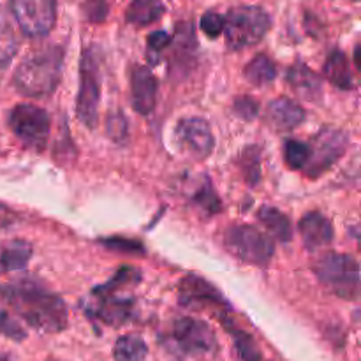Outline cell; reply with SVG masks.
Returning a JSON list of instances; mask_svg holds the SVG:
<instances>
[{
    "label": "cell",
    "instance_id": "cell-1",
    "mask_svg": "<svg viewBox=\"0 0 361 361\" xmlns=\"http://www.w3.org/2000/svg\"><path fill=\"white\" fill-rule=\"evenodd\" d=\"M0 300L13 307L28 326L41 334H60L67 328L69 316L66 302L37 282L20 281L0 286Z\"/></svg>",
    "mask_w": 361,
    "mask_h": 361
},
{
    "label": "cell",
    "instance_id": "cell-2",
    "mask_svg": "<svg viewBox=\"0 0 361 361\" xmlns=\"http://www.w3.org/2000/svg\"><path fill=\"white\" fill-rule=\"evenodd\" d=\"M62 46H44L28 53L13 76L14 88L27 97H48L59 87L63 73Z\"/></svg>",
    "mask_w": 361,
    "mask_h": 361
},
{
    "label": "cell",
    "instance_id": "cell-3",
    "mask_svg": "<svg viewBox=\"0 0 361 361\" xmlns=\"http://www.w3.org/2000/svg\"><path fill=\"white\" fill-rule=\"evenodd\" d=\"M137 279H140V274L136 270L122 268L111 281L95 288L92 291L95 302L88 309V316L111 328L130 323L136 317V302L134 298L118 296V291L126 286L136 284Z\"/></svg>",
    "mask_w": 361,
    "mask_h": 361
},
{
    "label": "cell",
    "instance_id": "cell-4",
    "mask_svg": "<svg viewBox=\"0 0 361 361\" xmlns=\"http://www.w3.org/2000/svg\"><path fill=\"white\" fill-rule=\"evenodd\" d=\"M161 345L178 360L201 358L217 349V337L212 326L196 317H178L161 335Z\"/></svg>",
    "mask_w": 361,
    "mask_h": 361
},
{
    "label": "cell",
    "instance_id": "cell-5",
    "mask_svg": "<svg viewBox=\"0 0 361 361\" xmlns=\"http://www.w3.org/2000/svg\"><path fill=\"white\" fill-rule=\"evenodd\" d=\"M271 27V18L259 6H238L233 7L224 16L226 42L231 49L252 48L259 44Z\"/></svg>",
    "mask_w": 361,
    "mask_h": 361
},
{
    "label": "cell",
    "instance_id": "cell-6",
    "mask_svg": "<svg viewBox=\"0 0 361 361\" xmlns=\"http://www.w3.org/2000/svg\"><path fill=\"white\" fill-rule=\"evenodd\" d=\"M314 274L334 295L356 300L360 295L358 261L349 254L328 252L314 263Z\"/></svg>",
    "mask_w": 361,
    "mask_h": 361
},
{
    "label": "cell",
    "instance_id": "cell-7",
    "mask_svg": "<svg viewBox=\"0 0 361 361\" xmlns=\"http://www.w3.org/2000/svg\"><path fill=\"white\" fill-rule=\"evenodd\" d=\"M99 102H101V67L95 48H87L80 62V90L76 97L78 118L94 129L99 118Z\"/></svg>",
    "mask_w": 361,
    "mask_h": 361
},
{
    "label": "cell",
    "instance_id": "cell-8",
    "mask_svg": "<svg viewBox=\"0 0 361 361\" xmlns=\"http://www.w3.org/2000/svg\"><path fill=\"white\" fill-rule=\"evenodd\" d=\"M224 245L240 261L254 267H268L274 259V242L254 226H231L224 235Z\"/></svg>",
    "mask_w": 361,
    "mask_h": 361
},
{
    "label": "cell",
    "instance_id": "cell-9",
    "mask_svg": "<svg viewBox=\"0 0 361 361\" xmlns=\"http://www.w3.org/2000/svg\"><path fill=\"white\" fill-rule=\"evenodd\" d=\"M49 115L34 104H16L9 113V127L28 148L42 150L49 136Z\"/></svg>",
    "mask_w": 361,
    "mask_h": 361
},
{
    "label": "cell",
    "instance_id": "cell-10",
    "mask_svg": "<svg viewBox=\"0 0 361 361\" xmlns=\"http://www.w3.org/2000/svg\"><path fill=\"white\" fill-rule=\"evenodd\" d=\"M9 7L18 27L30 37H42L55 27L56 0H11Z\"/></svg>",
    "mask_w": 361,
    "mask_h": 361
},
{
    "label": "cell",
    "instance_id": "cell-11",
    "mask_svg": "<svg viewBox=\"0 0 361 361\" xmlns=\"http://www.w3.org/2000/svg\"><path fill=\"white\" fill-rule=\"evenodd\" d=\"M348 136L342 130L337 129H323L310 145V157L305 164V171L310 178L323 175L326 169H330L338 159L344 155L348 148Z\"/></svg>",
    "mask_w": 361,
    "mask_h": 361
},
{
    "label": "cell",
    "instance_id": "cell-12",
    "mask_svg": "<svg viewBox=\"0 0 361 361\" xmlns=\"http://www.w3.org/2000/svg\"><path fill=\"white\" fill-rule=\"evenodd\" d=\"M175 141L178 148L194 159H207L215 148L210 123L201 116H185L176 122Z\"/></svg>",
    "mask_w": 361,
    "mask_h": 361
},
{
    "label": "cell",
    "instance_id": "cell-13",
    "mask_svg": "<svg viewBox=\"0 0 361 361\" xmlns=\"http://www.w3.org/2000/svg\"><path fill=\"white\" fill-rule=\"evenodd\" d=\"M178 302L187 309H214L219 310V317L226 316L229 303L221 295L217 288L197 275H187L178 286Z\"/></svg>",
    "mask_w": 361,
    "mask_h": 361
},
{
    "label": "cell",
    "instance_id": "cell-14",
    "mask_svg": "<svg viewBox=\"0 0 361 361\" xmlns=\"http://www.w3.org/2000/svg\"><path fill=\"white\" fill-rule=\"evenodd\" d=\"M159 83L147 66H134L130 71V97L140 115H150L157 104Z\"/></svg>",
    "mask_w": 361,
    "mask_h": 361
},
{
    "label": "cell",
    "instance_id": "cell-15",
    "mask_svg": "<svg viewBox=\"0 0 361 361\" xmlns=\"http://www.w3.org/2000/svg\"><path fill=\"white\" fill-rule=\"evenodd\" d=\"M298 229L303 238V245L309 250L323 249L334 242V226H331L330 219H326L319 212H309L303 215Z\"/></svg>",
    "mask_w": 361,
    "mask_h": 361
},
{
    "label": "cell",
    "instance_id": "cell-16",
    "mask_svg": "<svg viewBox=\"0 0 361 361\" xmlns=\"http://www.w3.org/2000/svg\"><path fill=\"white\" fill-rule=\"evenodd\" d=\"M267 116L277 130H293L305 120V109L289 97H279L267 108Z\"/></svg>",
    "mask_w": 361,
    "mask_h": 361
},
{
    "label": "cell",
    "instance_id": "cell-17",
    "mask_svg": "<svg viewBox=\"0 0 361 361\" xmlns=\"http://www.w3.org/2000/svg\"><path fill=\"white\" fill-rule=\"evenodd\" d=\"M288 83L300 97L307 101H317L323 94V80L307 63H295L288 71Z\"/></svg>",
    "mask_w": 361,
    "mask_h": 361
},
{
    "label": "cell",
    "instance_id": "cell-18",
    "mask_svg": "<svg viewBox=\"0 0 361 361\" xmlns=\"http://www.w3.org/2000/svg\"><path fill=\"white\" fill-rule=\"evenodd\" d=\"M324 76L341 90H353L356 87L348 55L342 49H334L324 62Z\"/></svg>",
    "mask_w": 361,
    "mask_h": 361
},
{
    "label": "cell",
    "instance_id": "cell-19",
    "mask_svg": "<svg viewBox=\"0 0 361 361\" xmlns=\"http://www.w3.org/2000/svg\"><path fill=\"white\" fill-rule=\"evenodd\" d=\"M221 319L226 331H228L229 337H231L236 356H238L240 361H263V353H261L259 345H257V342L254 341V337L249 331L236 326L228 316H222Z\"/></svg>",
    "mask_w": 361,
    "mask_h": 361
},
{
    "label": "cell",
    "instance_id": "cell-20",
    "mask_svg": "<svg viewBox=\"0 0 361 361\" xmlns=\"http://www.w3.org/2000/svg\"><path fill=\"white\" fill-rule=\"evenodd\" d=\"M32 257L30 243L25 240H11L0 243V274L23 270Z\"/></svg>",
    "mask_w": 361,
    "mask_h": 361
},
{
    "label": "cell",
    "instance_id": "cell-21",
    "mask_svg": "<svg viewBox=\"0 0 361 361\" xmlns=\"http://www.w3.org/2000/svg\"><path fill=\"white\" fill-rule=\"evenodd\" d=\"M166 13L164 0H130L127 7V21L136 27H147L161 20Z\"/></svg>",
    "mask_w": 361,
    "mask_h": 361
},
{
    "label": "cell",
    "instance_id": "cell-22",
    "mask_svg": "<svg viewBox=\"0 0 361 361\" xmlns=\"http://www.w3.org/2000/svg\"><path fill=\"white\" fill-rule=\"evenodd\" d=\"M257 219L261 221V224L268 229L271 236L275 240L282 243H288L293 238V226L291 221L288 219V215L282 214L281 210L274 207H263L257 212Z\"/></svg>",
    "mask_w": 361,
    "mask_h": 361
},
{
    "label": "cell",
    "instance_id": "cell-23",
    "mask_svg": "<svg viewBox=\"0 0 361 361\" xmlns=\"http://www.w3.org/2000/svg\"><path fill=\"white\" fill-rule=\"evenodd\" d=\"M190 203L197 208L200 212H203V215L212 217V215H217L222 210V201L219 200L217 192H215L214 185H212L210 178L203 176L201 182L197 185L192 187V190L189 192Z\"/></svg>",
    "mask_w": 361,
    "mask_h": 361
},
{
    "label": "cell",
    "instance_id": "cell-24",
    "mask_svg": "<svg viewBox=\"0 0 361 361\" xmlns=\"http://www.w3.org/2000/svg\"><path fill=\"white\" fill-rule=\"evenodd\" d=\"M148 356V345L140 335H122L116 338L113 348V361H145Z\"/></svg>",
    "mask_w": 361,
    "mask_h": 361
},
{
    "label": "cell",
    "instance_id": "cell-25",
    "mask_svg": "<svg viewBox=\"0 0 361 361\" xmlns=\"http://www.w3.org/2000/svg\"><path fill=\"white\" fill-rule=\"evenodd\" d=\"M243 76L256 87H263V85L271 83L277 78V66L270 56L259 53L247 63L245 69H243Z\"/></svg>",
    "mask_w": 361,
    "mask_h": 361
},
{
    "label": "cell",
    "instance_id": "cell-26",
    "mask_svg": "<svg viewBox=\"0 0 361 361\" xmlns=\"http://www.w3.org/2000/svg\"><path fill=\"white\" fill-rule=\"evenodd\" d=\"M18 48H20V41H18L13 23L7 18V14L0 11V69H4V67L13 62Z\"/></svg>",
    "mask_w": 361,
    "mask_h": 361
},
{
    "label": "cell",
    "instance_id": "cell-27",
    "mask_svg": "<svg viewBox=\"0 0 361 361\" xmlns=\"http://www.w3.org/2000/svg\"><path fill=\"white\" fill-rule=\"evenodd\" d=\"M173 46H175V56L178 59H190L196 49V32H194V27L189 23V21H183V23L176 25V35L175 39H171Z\"/></svg>",
    "mask_w": 361,
    "mask_h": 361
},
{
    "label": "cell",
    "instance_id": "cell-28",
    "mask_svg": "<svg viewBox=\"0 0 361 361\" xmlns=\"http://www.w3.org/2000/svg\"><path fill=\"white\" fill-rule=\"evenodd\" d=\"M240 169L243 173V178L249 185H256L261 178V154L257 147H249L242 152L238 159Z\"/></svg>",
    "mask_w": 361,
    "mask_h": 361
},
{
    "label": "cell",
    "instance_id": "cell-29",
    "mask_svg": "<svg viewBox=\"0 0 361 361\" xmlns=\"http://www.w3.org/2000/svg\"><path fill=\"white\" fill-rule=\"evenodd\" d=\"M310 157V148L303 141L298 140H289L284 145V159L286 164L291 169H303L305 164L309 162Z\"/></svg>",
    "mask_w": 361,
    "mask_h": 361
},
{
    "label": "cell",
    "instance_id": "cell-30",
    "mask_svg": "<svg viewBox=\"0 0 361 361\" xmlns=\"http://www.w3.org/2000/svg\"><path fill=\"white\" fill-rule=\"evenodd\" d=\"M106 133H108L109 140L115 141V143H126L127 136H129L126 116L120 111L111 113V115L108 116V120H106Z\"/></svg>",
    "mask_w": 361,
    "mask_h": 361
},
{
    "label": "cell",
    "instance_id": "cell-31",
    "mask_svg": "<svg viewBox=\"0 0 361 361\" xmlns=\"http://www.w3.org/2000/svg\"><path fill=\"white\" fill-rule=\"evenodd\" d=\"M0 335H4V337L11 338L14 342H23L27 338L25 328L4 309H0Z\"/></svg>",
    "mask_w": 361,
    "mask_h": 361
},
{
    "label": "cell",
    "instance_id": "cell-32",
    "mask_svg": "<svg viewBox=\"0 0 361 361\" xmlns=\"http://www.w3.org/2000/svg\"><path fill=\"white\" fill-rule=\"evenodd\" d=\"M171 44V35L164 30H155L148 35L147 39V51H148V60L152 63L159 62V56L164 51V48Z\"/></svg>",
    "mask_w": 361,
    "mask_h": 361
},
{
    "label": "cell",
    "instance_id": "cell-33",
    "mask_svg": "<svg viewBox=\"0 0 361 361\" xmlns=\"http://www.w3.org/2000/svg\"><path fill=\"white\" fill-rule=\"evenodd\" d=\"M233 113H235L238 118L250 122V120L256 118L257 113H259V104H257L256 99L249 97V95H240V97H236L235 102H233Z\"/></svg>",
    "mask_w": 361,
    "mask_h": 361
},
{
    "label": "cell",
    "instance_id": "cell-34",
    "mask_svg": "<svg viewBox=\"0 0 361 361\" xmlns=\"http://www.w3.org/2000/svg\"><path fill=\"white\" fill-rule=\"evenodd\" d=\"M201 30L208 35V37L215 39L222 34V28H224V16H221L219 13L214 11H208L201 16Z\"/></svg>",
    "mask_w": 361,
    "mask_h": 361
},
{
    "label": "cell",
    "instance_id": "cell-35",
    "mask_svg": "<svg viewBox=\"0 0 361 361\" xmlns=\"http://www.w3.org/2000/svg\"><path fill=\"white\" fill-rule=\"evenodd\" d=\"M108 2L106 0H87L85 4V14L94 23H101L108 16Z\"/></svg>",
    "mask_w": 361,
    "mask_h": 361
},
{
    "label": "cell",
    "instance_id": "cell-36",
    "mask_svg": "<svg viewBox=\"0 0 361 361\" xmlns=\"http://www.w3.org/2000/svg\"><path fill=\"white\" fill-rule=\"evenodd\" d=\"M102 243H104L106 247H109V249H118V250H123V252H140V250H143V247H141L140 243L130 242V240L115 238V240H106V242Z\"/></svg>",
    "mask_w": 361,
    "mask_h": 361
},
{
    "label": "cell",
    "instance_id": "cell-37",
    "mask_svg": "<svg viewBox=\"0 0 361 361\" xmlns=\"http://www.w3.org/2000/svg\"><path fill=\"white\" fill-rule=\"evenodd\" d=\"M0 361H14L11 358V355H6V353H0Z\"/></svg>",
    "mask_w": 361,
    "mask_h": 361
},
{
    "label": "cell",
    "instance_id": "cell-38",
    "mask_svg": "<svg viewBox=\"0 0 361 361\" xmlns=\"http://www.w3.org/2000/svg\"><path fill=\"white\" fill-rule=\"evenodd\" d=\"M46 361H62V360H56V358H48Z\"/></svg>",
    "mask_w": 361,
    "mask_h": 361
},
{
    "label": "cell",
    "instance_id": "cell-39",
    "mask_svg": "<svg viewBox=\"0 0 361 361\" xmlns=\"http://www.w3.org/2000/svg\"><path fill=\"white\" fill-rule=\"evenodd\" d=\"M355 2H356V0H355Z\"/></svg>",
    "mask_w": 361,
    "mask_h": 361
}]
</instances>
